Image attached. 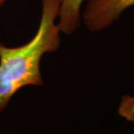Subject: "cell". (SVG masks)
Listing matches in <instances>:
<instances>
[{
  "label": "cell",
  "mask_w": 134,
  "mask_h": 134,
  "mask_svg": "<svg viewBox=\"0 0 134 134\" xmlns=\"http://www.w3.org/2000/svg\"><path fill=\"white\" fill-rule=\"evenodd\" d=\"M118 113L127 121L134 123V96H122L118 107Z\"/></svg>",
  "instance_id": "277c9868"
},
{
  "label": "cell",
  "mask_w": 134,
  "mask_h": 134,
  "mask_svg": "<svg viewBox=\"0 0 134 134\" xmlns=\"http://www.w3.org/2000/svg\"><path fill=\"white\" fill-rule=\"evenodd\" d=\"M42 14L39 29L33 39L19 47L0 43V112L15 93L26 86H43L40 61L46 53L60 46L58 17L61 0H40Z\"/></svg>",
  "instance_id": "6da1fadb"
},
{
  "label": "cell",
  "mask_w": 134,
  "mask_h": 134,
  "mask_svg": "<svg viewBox=\"0 0 134 134\" xmlns=\"http://www.w3.org/2000/svg\"><path fill=\"white\" fill-rule=\"evenodd\" d=\"M132 6L134 0H89L82 18L90 31L99 32L118 21Z\"/></svg>",
  "instance_id": "7a4b0ae2"
},
{
  "label": "cell",
  "mask_w": 134,
  "mask_h": 134,
  "mask_svg": "<svg viewBox=\"0 0 134 134\" xmlns=\"http://www.w3.org/2000/svg\"><path fill=\"white\" fill-rule=\"evenodd\" d=\"M83 1L61 0L58 23L60 32L71 35L80 27L81 8Z\"/></svg>",
  "instance_id": "3957f363"
},
{
  "label": "cell",
  "mask_w": 134,
  "mask_h": 134,
  "mask_svg": "<svg viewBox=\"0 0 134 134\" xmlns=\"http://www.w3.org/2000/svg\"><path fill=\"white\" fill-rule=\"evenodd\" d=\"M5 1H6V0H0V7L5 3Z\"/></svg>",
  "instance_id": "5b68a950"
}]
</instances>
